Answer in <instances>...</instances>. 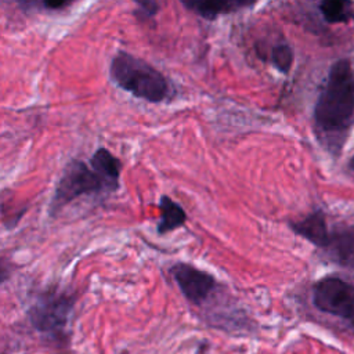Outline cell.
<instances>
[{
  "label": "cell",
  "mask_w": 354,
  "mask_h": 354,
  "mask_svg": "<svg viewBox=\"0 0 354 354\" xmlns=\"http://www.w3.org/2000/svg\"><path fill=\"white\" fill-rule=\"evenodd\" d=\"M354 115V72L348 59L336 61L314 106L317 127L325 134L347 130Z\"/></svg>",
  "instance_id": "obj_1"
},
{
  "label": "cell",
  "mask_w": 354,
  "mask_h": 354,
  "mask_svg": "<svg viewBox=\"0 0 354 354\" xmlns=\"http://www.w3.org/2000/svg\"><path fill=\"white\" fill-rule=\"evenodd\" d=\"M109 75L116 86L136 98L156 104L171 95L170 84L163 73L127 51H118L113 55Z\"/></svg>",
  "instance_id": "obj_2"
},
{
  "label": "cell",
  "mask_w": 354,
  "mask_h": 354,
  "mask_svg": "<svg viewBox=\"0 0 354 354\" xmlns=\"http://www.w3.org/2000/svg\"><path fill=\"white\" fill-rule=\"evenodd\" d=\"M118 191L100 173L93 170L80 159H72L66 163L64 173L55 187L50 202V214H58L66 205L82 195L104 194Z\"/></svg>",
  "instance_id": "obj_3"
},
{
  "label": "cell",
  "mask_w": 354,
  "mask_h": 354,
  "mask_svg": "<svg viewBox=\"0 0 354 354\" xmlns=\"http://www.w3.org/2000/svg\"><path fill=\"white\" fill-rule=\"evenodd\" d=\"M75 300V296L57 289L43 292L29 308L30 324L51 339H65Z\"/></svg>",
  "instance_id": "obj_4"
},
{
  "label": "cell",
  "mask_w": 354,
  "mask_h": 354,
  "mask_svg": "<svg viewBox=\"0 0 354 354\" xmlns=\"http://www.w3.org/2000/svg\"><path fill=\"white\" fill-rule=\"evenodd\" d=\"M314 306L326 314L354 321V285L339 277H324L313 288Z\"/></svg>",
  "instance_id": "obj_5"
},
{
  "label": "cell",
  "mask_w": 354,
  "mask_h": 354,
  "mask_svg": "<svg viewBox=\"0 0 354 354\" xmlns=\"http://www.w3.org/2000/svg\"><path fill=\"white\" fill-rule=\"evenodd\" d=\"M170 274L184 297L196 306L202 304L216 288L213 275L187 263L174 264L170 268Z\"/></svg>",
  "instance_id": "obj_6"
},
{
  "label": "cell",
  "mask_w": 354,
  "mask_h": 354,
  "mask_svg": "<svg viewBox=\"0 0 354 354\" xmlns=\"http://www.w3.org/2000/svg\"><path fill=\"white\" fill-rule=\"evenodd\" d=\"M290 228L295 234L303 236L313 245L326 249L330 242V236L326 228V218L322 210H315L299 221L290 223Z\"/></svg>",
  "instance_id": "obj_7"
},
{
  "label": "cell",
  "mask_w": 354,
  "mask_h": 354,
  "mask_svg": "<svg viewBox=\"0 0 354 354\" xmlns=\"http://www.w3.org/2000/svg\"><path fill=\"white\" fill-rule=\"evenodd\" d=\"M90 167L100 173L116 189L120 187L122 162L106 148H98L88 160Z\"/></svg>",
  "instance_id": "obj_8"
},
{
  "label": "cell",
  "mask_w": 354,
  "mask_h": 354,
  "mask_svg": "<svg viewBox=\"0 0 354 354\" xmlns=\"http://www.w3.org/2000/svg\"><path fill=\"white\" fill-rule=\"evenodd\" d=\"M159 210H160V221L158 223V227H156V231L159 235L174 231L183 227L187 221V214L184 209L166 195L160 196Z\"/></svg>",
  "instance_id": "obj_9"
},
{
  "label": "cell",
  "mask_w": 354,
  "mask_h": 354,
  "mask_svg": "<svg viewBox=\"0 0 354 354\" xmlns=\"http://www.w3.org/2000/svg\"><path fill=\"white\" fill-rule=\"evenodd\" d=\"M183 4L205 19L213 21L223 14H230L241 7L250 6L249 1H183Z\"/></svg>",
  "instance_id": "obj_10"
},
{
  "label": "cell",
  "mask_w": 354,
  "mask_h": 354,
  "mask_svg": "<svg viewBox=\"0 0 354 354\" xmlns=\"http://www.w3.org/2000/svg\"><path fill=\"white\" fill-rule=\"evenodd\" d=\"M332 249V254L335 256V261L346 266L354 267V235L343 234L330 236L329 246Z\"/></svg>",
  "instance_id": "obj_11"
},
{
  "label": "cell",
  "mask_w": 354,
  "mask_h": 354,
  "mask_svg": "<svg viewBox=\"0 0 354 354\" xmlns=\"http://www.w3.org/2000/svg\"><path fill=\"white\" fill-rule=\"evenodd\" d=\"M351 4L348 1H322L319 3V11L324 17V19L329 24H337V22H347L351 17L350 12Z\"/></svg>",
  "instance_id": "obj_12"
},
{
  "label": "cell",
  "mask_w": 354,
  "mask_h": 354,
  "mask_svg": "<svg viewBox=\"0 0 354 354\" xmlns=\"http://www.w3.org/2000/svg\"><path fill=\"white\" fill-rule=\"evenodd\" d=\"M268 61L282 73H288L293 64V50L286 43L271 46L268 51Z\"/></svg>",
  "instance_id": "obj_13"
},
{
  "label": "cell",
  "mask_w": 354,
  "mask_h": 354,
  "mask_svg": "<svg viewBox=\"0 0 354 354\" xmlns=\"http://www.w3.org/2000/svg\"><path fill=\"white\" fill-rule=\"evenodd\" d=\"M159 7V3L156 1H138L137 8L134 10V15L140 21H148L158 14Z\"/></svg>",
  "instance_id": "obj_14"
},
{
  "label": "cell",
  "mask_w": 354,
  "mask_h": 354,
  "mask_svg": "<svg viewBox=\"0 0 354 354\" xmlns=\"http://www.w3.org/2000/svg\"><path fill=\"white\" fill-rule=\"evenodd\" d=\"M72 1H66V0H61V1H22L19 3L21 7L24 8H33V7H39V8H47L50 11H55V10H64L69 6H72Z\"/></svg>",
  "instance_id": "obj_15"
},
{
  "label": "cell",
  "mask_w": 354,
  "mask_h": 354,
  "mask_svg": "<svg viewBox=\"0 0 354 354\" xmlns=\"http://www.w3.org/2000/svg\"><path fill=\"white\" fill-rule=\"evenodd\" d=\"M14 264L7 257H0V285L4 283L12 274Z\"/></svg>",
  "instance_id": "obj_16"
},
{
  "label": "cell",
  "mask_w": 354,
  "mask_h": 354,
  "mask_svg": "<svg viewBox=\"0 0 354 354\" xmlns=\"http://www.w3.org/2000/svg\"><path fill=\"white\" fill-rule=\"evenodd\" d=\"M348 166H350V169H351V170H354V156L350 159V163H348Z\"/></svg>",
  "instance_id": "obj_17"
}]
</instances>
